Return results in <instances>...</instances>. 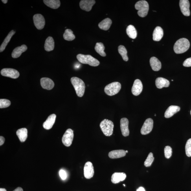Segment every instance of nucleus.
Listing matches in <instances>:
<instances>
[{
    "label": "nucleus",
    "instance_id": "obj_47",
    "mask_svg": "<svg viewBox=\"0 0 191 191\" xmlns=\"http://www.w3.org/2000/svg\"><path fill=\"white\" fill-rule=\"evenodd\" d=\"M155 116H156V114H155Z\"/></svg>",
    "mask_w": 191,
    "mask_h": 191
},
{
    "label": "nucleus",
    "instance_id": "obj_18",
    "mask_svg": "<svg viewBox=\"0 0 191 191\" xmlns=\"http://www.w3.org/2000/svg\"><path fill=\"white\" fill-rule=\"evenodd\" d=\"M56 115L55 114H52L48 117L47 120L44 122L43 126L46 129H51L55 122Z\"/></svg>",
    "mask_w": 191,
    "mask_h": 191
},
{
    "label": "nucleus",
    "instance_id": "obj_32",
    "mask_svg": "<svg viewBox=\"0 0 191 191\" xmlns=\"http://www.w3.org/2000/svg\"><path fill=\"white\" fill-rule=\"evenodd\" d=\"M63 37L64 39L67 41H73L76 38L75 36L73 34V32L70 29L65 30Z\"/></svg>",
    "mask_w": 191,
    "mask_h": 191
},
{
    "label": "nucleus",
    "instance_id": "obj_38",
    "mask_svg": "<svg viewBox=\"0 0 191 191\" xmlns=\"http://www.w3.org/2000/svg\"><path fill=\"white\" fill-rule=\"evenodd\" d=\"M59 175H60L61 179L63 180H65L67 178V173L65 170H61L60 171H59Z\"/></svg>",
    "mask_w": 191,
    "mask_h": 191
},
{
    "label": "nucleus",
    "instance_id": "obj_44",
    "mask_svg": "<svg viewBox=\"0 0 191 191\" xmlns=\"http://www.w3.org/2000/svg\"><path fill=\"white\" fill-rule=\"evenodd\" d=\"M0 191H6V190L5 189L1 188L0 189Z\"/></svg>",
    "mask_w": 191,
    "mask_h": 191
},
{
    "label": "nucleus",
    "instance_id": "obj_46",
    "mask_svg": "<svg viewBox=\"0 0 191 191\" xmlns=\"http://www.w3.org/2000/svg\"><path fill=\"white\" fill-rule=\"evenodd\" d=\"M123 186H125V184H123Z\"/></svg>",
    "mask_w": 191,
    "mask_h": 191
},
{
    "label": "nucleus",
    "instance_id": "obj_10",
    "mask_svg": "<svg viewBox=\"0 0 191 191\" xmlns=\"http://www.w3.org/2000/svg\"><path fill=\"white\" fill-rule=\"evenodd\" d=\"M1 73L2 76L13 79L17 78L19 76V72L16 70L9 68L2 69Z\"/></svg>",
    "mask_w": 191,
    "mask_h": 191
},
{
    "label": "nucleus",
    "instance_id": "obj_7",
    "mask_svg": "<svg viewBox=\"0 0 191 191\" xmlns=\"http://www.w3.org/2000/svg\"><path fill=\"white\" fill-rule=\"evenodd\" d=\"M74 137L73 131L71 129H69L66 131L62 138V142L64 145L66 147L71 146Z\"/></svg>",
    "mask_w": 191,
    "mask_h": 191
},
{
    "label": "nucleus",
    "instance_id": "obj_13",
    "mask_svg": "<svg viewBox=\"0 0 191 191\" xmlns=\"http://www.w3.org/2000/svg\"><path fill=\"white\" fill-rule=\"evenodd\" d=\"M120 129L122 134L124 137H127L129 135V122L126 118H122L120 120Z\"/></svg>",
    "mask_w": 191,
    "mask_h": 191
},
{
    "label": "nucleus",
    "instance_id": "obj_48",
    "mask_svg": "<svg viewBox=\"0 0 191 191\" xmlns=\"http://www.w3.org/2000/svg\"><path fill=\"white\" fill-rule=\"evenodd\" d=\"M190 114H191V111H190Z\"/></svg>",
    "mask_w": 191,
    "mask_h": 191
},
{
    "label": "nucleus",
    "instance_id": "obj_43",
    "mask_svg": "<svg viewBox=\"0 0 191 191\" xmlns=\"http://www.w3.org/2000/svg\"><path fill=\"white\" fill-rule=\"evenodd\" d=\"M2 1L4 4H6L7 3L8 1V0H2Z\"/></svg>",
    "mask_w": 191,
    "mask_h": 191
},
{
    "label": "nucleus",
    "instance_id": "obj_5",
    "mask_svg": "<svg viewBox=\"0 0 191 191\" xmlns=\"http://www.w3.org/2000/svg\"><path fill=\"white\" fill-rule=\"evenodd\" d=\"M135 8L138 10L137 14L142 17H146L148 14L149 5L147 2L146 1H140L136 3Z\"/></svg>",
    "mask_w": 191,
    "mask_h": 191
},
{
    "label": "nucleus",
    "instance_id": "obj_12",
    "mask_svg": "<svg viewBox=\"0 0 191 191\" xmlns=\"http://www.w3.org/2000/svg\"><path fill=\"white\" fill-rule=\"evenodd\" d=\"M179 6L182 14L184 16H189L190 14V3L188 0H181L179 1Z\"/></svg>",
    "mask_w": 191,
    "mask_h": 191
},
{
    "label": "nucleus",
    "instance_id": "obj_8",
    "mask_svg": "<svg viewBox=\"0 0 191 191\" xmlns=\"http://www.w3.org/2000/svg\"><path fill=\"white\" fill-rule=\"evenodd\" d=\"M34 25L37 29L42 30L45 25V19L42 15L36 14L33 17Z\"/></svg>",
    "mask_w": 191,
    "mask_h": 191
},
{
    "label": "nucleus",
    "instance_id": "obj_33",
    "mask_svg": "<svg viewBox=\"0 0 191 191\" xmlns=\"http://www.w3.org/2000/svg\"><path fill=\"white\" fill-rule=\"evenodd\" d=\"M118 52L122 56L123 60L125 61H128L129 58L127 56V51L124 46L120 45L118 47Z\"/></svg>",
    "mask_w": 191,
    "mask_h": 191
},
{
    "label": "nucleus",
    "instance_id": "obj_35",
    "mask_svg": "<svg viewBox=\"0 0 191 191\" xmlns=\"http://www.w3.org/2000/svg\"><path fill=\"white\" fill-rule=\"evenodd\" d=\"M11 102L9 100L5 99H1L0 100V108H4L9 107Z\"/></svg>",
    "mask_w": 191,
    "mask_h": 191
},
{
    "label": "nucleus",
    "instance_id": "obj_34",
    "mask_svg": "<svg viewBox=\"0 0 191 191\" xmlns=\"http://www.w3.org/2000/svg\"><path fill=\"white\" fill-rule=\"evenodd\" d=\"M154 159V158L153 157V154L152 153H149L144 162V166L147 167L150 166L152 164Z\"/></svg>",
    "mask_w": 191,
    "mask_h": 191
},
{
    "label": "nucleus",
    "instance_id": "obj_16",
    "mask_svg": "<svg viewBox=\"0 0 191 191\" xmlns=\"http://www.w3.org/2000/svg\"><path fill=\"white\" fill-rule=\"evenodd\" d=\"M41 84L43 89L48 90H51L54 87V83L53 81L49 78H41Z\"/></svg>",
    "mask_w": 191,
    "mask_h": 191
},
{
    "label": "nucleus",
    "instance_id": "obj_29",
    "mask_svg": "<svg viewBox=\"0 0 191 191\" xmlns=\"http://www.w3.org/2000/svg\"><path fill=\"white\" fill-rule=\"evenodd\" d=\"M15 34V32L14 30H11L9 33V34L6 36L5 39H4L3 42L2 44L1 47H0V52H3L5 49L6 46L8 45V43L9 42L12 37Z\"/></svg>",
    "mask_w": 191,
    "mask_h": 191
},
{
    "label": "nucleus",
    "instance_id": "obj_45",
    "mask_svg": "<svg viewBox=\"0 0 191 191\" xmlns=\"http://www.w3.org/2000/svg\"><path fill=\"white\" fill-rule=\"evenodd\" d=\"M126 153H128V151L126 150Z\"/></svg>",
    "mask_w": 191,
    "mask_h": 191
},
{
    "label": "nucleus",
    "instance_id": "obj_6",
    "mask_svg": "<svg viewBox=\"0 0 191 191\" xmlns=\"http://www.w3.org/2000/svg\"><path fill=\"white\" fill-rule=\"evenodd\" d=\"M121 89V85L118 82L110 83L104 88V91L107 95L112 96L117 94Z\"/></svg>",
    "mask_w": 191,
    "mask_h": 191
},
{
    "label": "nucleus",
    "instance_id": "obj_9",
    "mask_svg": "<svg viewBox=\"0 0 191 191\" xmlns=\"http://www.w3.org/2000/svg\"><path fill=\"white\" fill-rule=\"evenodd\" d=\"M153 127V121L151 118L146 119L140 133L143 135H146L150 133Z\"/></svg>",
    "mask_w": 191,
    "mask_h": 191
},
{
    "label": "nucleus",
    "instance_id": "obj_36",
    "mask_svg": "<svg viewBox=\"0 0 191 191\" xmlns=\"http://www.w3.org/2000/svg\"><path fill=\"white\" fill-rule=\"evenodd\" d=\"M186 154L188 157H191V138L186 143L185 147Z\"/></svg>",
    "mask_w": 191,
    "mask_h": 191
},
{
    "label": "nucleus",
    "instance_id": "obj_3",
    "mask_svg": "<svg viewBox=\"0 0 191 191\" xmlns=\"http://www.w3.org/2000/svg\"><path fill=\"white\" fill-rule=\"evenodd\" d=\"M77 58L79 62L84 64H88L92 66H97L100 63L97 59L94 58L90 55L79 54L77 55Z\"/></svg>",
    "mask_w": 191,
    "mask_h": 191
},
{
    "label": "nucleus",
    "instance_id": "obj_22",
    "mask_svg": "<svg viewBox=\"0 0 191 191\" xmlns=\"http://www.w3.org/2000/svg\"><path fill=\"white\" fill-rule=\"evenodd\" d=\"M155 84L157 88L161 89L164 87H168L169 86L170 83L169 81L165 78L159 77L156 80Z\"/></svg>",
    "mask_w": 191,
    "mask_h": 191
},
{
    "label": "nucleus",
    "instance_id": "obj_42",
    "mask_svg": "<svg viewBox=\"0 0 191 191\" xmlns=\"http://www.w3.org/2000/svg\"><path fill=\"white\" fill-rule=\"evenodd\" d=\"M136 191H146L144 188L140 187Z\"/></svg>",
    "mask_w": 191,
    "mask_h": 191
},
{
    "label": "nucleus",
    "instance_id": "obj_19",
    "mask_svg": "<svg viewBox=\"0 0 191 191\" xmlns=\"http://www.w3.org/2000/svg\"><path fill=\"white\" fill-rule=\"evenodd\" d=\"M180 107L178 106H171L166 110L164 113V117L166 118H170L180 110Z\"/></svg>",
    "mask_w": 191,
    "mask_h": 191
},
{
    "label": "nucleus",
    "instance_id": "obj_30",
    "mask_svg": "<svg viewBox=\"0 0 191 191\" xmlns=\"http://www.w3.org/2000/svg\"><path fill=\"white\" fill-rule=\"evenodd\" d=\"M126 33L129 38L132 39H135L137 36V30L134 26L132 25H129L127 27Z\"/></svg>",
    "mask_w": 191,
    "mask_h": 191
},
{
    "label": "nucleus",
    "instance_id": "obj_27",
    "mask_svg": "<svg viewBox=\"0 0 191 191\" xmlns=\"http://www.w3.org/2000/svg\"><path fill=\"white\" fill-rule=\"evenodd\" d=\"M43 2L46 5L53 9L59 8L61 4L59 0H44Z\"/></svg>",
    "mask_w": 191,
    "mask_h": 191
},
{
    "label": "nucleus",
    "instance_id": "obj_49",
    "mask_svg": "<svg viewBox=\"0 0 191 191\" xmlns=\"http://www.w3.org/2000/svg\"><path fill=\"white\" fill-rule=\"evenodd\" d=\"M172 81H173V80H172Z\"/></svg>",
    "mask_w": 191,
    "mask_h": 191
},
{
    "label": "nucleus",
    "instance_id": "obj_39",
    "mask_svg": "<svg viewBox=\"0 0 191 191\" xmlns=\"http://www.w3.org/2000/svg\"><path fill=\"white\" fill-rule=\"evenodd\" d=\"M183 65L185 67H191V58L186 59V60L184 61Z\"/></svg>",
    "mask_w": 191,
    "mask_h": 191
},
{
    "label": "nucleus",
    "instance_id": "obj_26",
    "mask_svg": "<svg viewBox=\"0 0 191 191\" xmlns=\"http://www.w3.org/2000/svg\"><path fill=\"white\" fill-rule=\"evenodd\" d=\"M28 131L25 128L19 129L16 132V135L22 142H25L27 138Z\"/></svg>",
    "mask_w": 191,
    "mask_h": 191
},
{
    "label": "nucleus",
    "instance_id": "obj_17",
    "mask_svg": "<svg viewBox=\"0 0 191 191\" xmlns=\"http://www.w3.org/2000/svg\"><path fill=\"white\" fill-rule=\"evenodd\" d=\"M126 177V175L124 173L115 172L112 175L111 181L113 183H118L124 181Z\"/></svg>",
    "mask_w": 191,
    "mask_h": 191
},
{
    "label": "nucleus",
    "instance_id": "obj_25",
    "mask_svg": "<svg viewBox=\"0 0 191 191\" xmlns=\"http://www.w3.org/2000/svg\"><path fill=\"white\" fill-rule=\"evenodd\" d=\"M55 47V42L54 39L51 37H49L45 41L44 49L46 51H52Z\"/></svg>",
    "mask_w": 191,
    "mask_h": 191
},
{
    "label": "nucleus",
    "instance_id": "obj_37",
    "mask_svg": "<svg viewBox=\"0 0 191 191\" xmlns=\"http://www.w3.org/2000/svg\"><path fill=\"white\" fill-rule=\"evenodd\" d=\"M172 148L170 146H167L164 149V156L166 158L169 159L172 156Z\"/></svg>",
    "mask_w": 191,
    "mask_h": 191
},
{
    "label": "nucleus",
    "instance_id": "obj_28",
    "mask_svg": "<svg viewBox=\"0 0 191 191\" xmlns=\"http://www.w3.org/2000/svg\"><path fill=\"white\" fill-rule=\"evenodd\" d=\"M112 24L110 19L107 18L104 19L98 24V27L101 29L107 30L109 29Z\"/></svg>",
    "mask_w": 191,
    "mask_h": 191
},
{
    "label": "nucleus",
    "instance_id": "obj_40",
    "mask_svg": "<svg viewBox=\"0 0 191 191\" xmlns=\"http://www.w3.org/2000/svg\"><path fill=\"white\" fill-rule=\"evenodd\" d=\"M5 142V138L2 136H0V146H1Z\"/></svg>",
    "mask_w": 191,
    "mask_h": 191
},
{
    "label": "nucleus",
    "instance_id": "obj_41",
    "mask_svg": "<svg viewBox=\"0 0 191 191\" xmlns=\"http://www.w3.org/2000/svg\"><path fill=\"white\" fill-rule=\"evenodd\" d=\"M13 191H23V188L20 187H17Z\"/></svg>",
    "mask_w": 191,
    "mask_h": 191
},
{
    "label": "nucleus",
    "instance_id": "obj_31",
    "mask_svg": "<svg viewBox=\"0 0 191 191\" xmlns=\"http://www.w3.org/2000/svg\"><path fill=\"white\" fill-rule=\"evenodd\" d=\"M95 51L100 54L101 56L105 57L106 56V54L104 52L105 49L104 46L102 43H97L95 48Z\"/></svg>",
    "mask_w": 191,
    "mask_h": 191
},
{
    "label": "nucleus",
    "instance_id": "obj_1",
    "mask_svg": "<svg viewBox=\"0 0 191 191\" xmlns=\"http://www.w3.org/2000/svg\"><path fill=\"white\" fill-rule=\"evenodd\" d=\"M190 44L188 39L185 38H182L178 40L175 44L174 51L177 54L184 53L189 49Z\"/></svg>",
    "mask_w": 191,
    "mask_h": 191
},
{
    "label": "nucleus",
    "instance_id": "obj_23",
    "mask_svg": "<svg viewBox=\"0 0 191 191\" xmlns=\"http://www.w3.org/2000/svg\"><path fill=\"white\" fill-rule=\"evenodd\" d=\"M150 65L153 71H159L161 68V64L157 58L154 57L151 58L150 60Z\"/></svg>",
    "mask_w": 191,
    "mask_h": 191
},
{
    "label": "nucleus",
    "instance_id": "obj_20",
    "mask_svg": "<svg viewBox=\"0 0 191 191\" xmlns=\"http://www.w3.org/2000/svg\"><path fill=\"white\" fill-rule=\"evenodd\" d=\"M27 49V46L25 45H22L20 47L15 48L13 50L12 53V57L13 58H19L23 52H25Z\"/></svg>",
    "mask_w": 191,
    "mask_h": 191
},
{
    "label": "nucleus",
    "instance_id": "obj_14",
    "mask_svg": "<svg viewBox=\"0 0 191 191\" xmlns=\"http://www.w3.org/2000/svg\"><path fill=\"white\" fill-rule=\"evenodd\" d=\"M143 85L141 81L137 79L134 81L132 88V93L134 95H139L142 91Z\"/></svg>",
    "mask_w": 191,
    "mask_h": 191
},
{
    "label": "nucleus",
    "instance_id": "obj_11",
    "mask_svg": "<svg viewBox=\"0 0 191 191\" xmlns=\"http://www.w3.org/2000/svg\"><path fill=\"white\" fill-rule=\"evenodd\" d=\"M84 174L86 179H90L94 176V168L93 164L90 162H87L85 163L84 168Z\"/></svg>",
    "mask_w": 191,
    "mask_h": 191
},
{
    "label": "nucleus",
    "instance_id": "obj_24",
    "mask_svg": "<svg viewBox=\"0 0 191 191\" xmlns=\"http://www.w3.org/2000/svg\"><path fill=\"white\" fill-rule=\"evenodd\" d=\"M164 31L162 28L159 26L155 28L153 33V39L155 41H159L163 37Z\"/></svg>",
    "mask_w": 191,
    "mask_h": 191
},
{
    "label": "nucleus",
    "instance_id": "obj_21",
    "mask_svg": "<svg viewBox=\"0 0 191 191\" xmlns=\"http://www.w3.org/2000/svg\"><path fill=\"white\" fill-rule=\"evenodd\" d=\"M126 154V151L124 150H114L109 153L108 156L111 159H117L124 157Z\"/></svg>",
    "mask_w": 191,
    "mask_h": 191
},
{
    "label": "nucleus",
    "instance_id": "obj_4",
    "mask_svg": "<svg viewBox=\"0 0 191 191\" xmlns=\"http://www.w3.org/2000/svg\"><path fill=\"white\" fill-rule=\"evenodd\" d=\"M114 124L111 121L105 119L100 123V127L104 134L110 136L113 133Z\"/></svg>",
    "mask_w": 191,
    "mask_h": 191
},
{
    "label": "nucleus",
    "instance_id": "obj_15",
    "mask_svg": "<svg viewBox=\"0 0 191 191\" xmlns=\"http://www.w3.org/2000/svg\"><path fill=\"white\" fill-rule=\"evenodd\" d=\"M95 3L96 1L94 0H82L80 2V5L81 9L89 12Z\"/></svg>",
    "mask_w": 191,
    "mask_h": 191
},
{
    "label": "nucleus",
    "instance_id": "obj_2",
    "mask_svg": "<svg viewBox=\"0 0 191 191\" xmlns=\"http://www.w3.org/2000/svg\"><path fill=\"white\" fill-rule=\"evenodd\" d=\"M71 82L76 91L77 95L79 97H82L84 95L85 90V84L81 79L76 77L71 78Z\"/></svg>",
    "mask_w": 191,
    "mask_h": 191
}]
</instances>
